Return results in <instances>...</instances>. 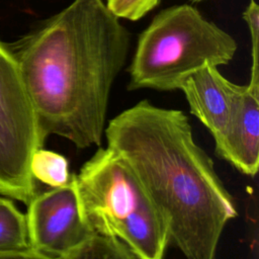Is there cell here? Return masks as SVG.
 <instances>
[{"label": "cell", "instance_id": "obj_8", "mask_svg": "<svg viewBox=\"0 0 259 259\" xmlns=\"http://www.w3.org/2000/svg\"><path fill=\"white\" fill-rule=\"evenodd\" d=\"M242 87L226 79L218 67L206 64L183 79L179 90L184 93L190 112L215 140L226 127Z\"/></svg>", "mask_w": 259, "mask_h": 259}, {"label": "cell", "instance_id": "obj_14", "mask_svg": "<svg viewBox=\"0 0 259 259\" xmlns=\"http://www.w3.org/2000/svg\"><path fill=\"white\" fill-rule=\"evenodd\" d=\"M0 259H62L61 257H51L40 253H37L33 250L16 252V253H3L0 254Z\"/></svg>", "mask_w": 259, "mask_h": 259}, {"label": "cell", "instance_id": "obj_1", "mask_svg": "<svg viewBox=\"0 0 259 259\" xmlns=\"http://www.w3.org/2000/svg\"><path fill=\"white\" fill-rule=\"evenodd\" d=\"M130 47L131 32L104 0H73L20 41L14 56L45 140L100 146Z\"/></svg>", "mask_w": 259, "mask_h": 259}, {"label": "cell", "instance_id": "obj_5", "mask_svg": "<svg viewBox=\"0 0 259 259\" xmlns=\"http://www.w3.org/2000/svg\"><path fill=\"white\" fill-rule=\"evenodd\" d=\"M45 141L16 58L0 41L1 195L28 204L36 193L31 158Z\"/></svg>", "mask_w": 259, "mask_h": 259}, {"label": "cell", "instance_id": "obj_11", "mask_svg": "<svg viewBox=\"0 0 259 259\" xmlns=\"http://www.w3.org/2000/svg\"><path fill=\"white\" fill-rule=\"evenodd\" d=\"M30 173L35 181H40L50 187H59L71 179L67 159L42 148L35 151L30 162Z\"/></svg>", "mask_w": 259, "mask_h": 259}, {"label": "cell", "instance_id": "obj_6", "mask_svg": "<svg viewBox=\"0 0 259 259\" xmlns=\"http://www.w3.org/2000/svg\"><path fill=\"white\" fill-rule=\"evenodd\" d=\"M31 250L63 257L92 234L84 222L74 174L65 185L35 193L25 214Z\"/></svg>", "mask_w": 259, "mask_h": 259}, {"label": "cell", "instance_id": "obj_4", "mask_svg": "<svg viewBox=\"0 0 259 259\" xmlns=\"http://www.w3.org/2000/svg\"><path fill=\"white\" fill-rule=\"evenodd\" d=\"M237 49L236 39L195 7H167L139 35L127 89L177 90L183 79L204 65H228Z\"/></svg>", "mask_w": 259, "mask_h": 259}, {"label": "cell", "instance_id": "obj_15", "mask_svg": "<svg viewBox=\"0 0 259 259\" xmlns=\"http://www.w3.org/2000/svg\"><path fill=\"white\" fill-rule=\"evenodd\" d=\"M190 2L192 3H199V2H202V1H205V0H189Z\"/></svg>", "mask_w": 259, "mask_h": 259}, {"label": "cell", "instance_id": "obj_9", "mask_svg": "<svg viewBox=\"0 0 259 259\" xmlns=\"http://www.w3.org/2000/svg\"><path fill=\"white\" fill-rule=\"evenodd\" d=\"M31 250L26 217L11 198L0 197V254Z\"/></svg>", "mask_w": 259, "mask_h": 259}, {"label": "cell", "instance_id": "obj_2", "mask_svg": "<svg viewBox=\"0 0 259 259\" xmlns=\"http://www.w3.org/2000/svg\"><path fill=\"white\" fill-rule=\"evenodd\" d=\"M104 133L163 218L170 243L186 259H214L238 212L184 112L144 99L110 119Z\"/></svg>", "mask_w": 259, "mask_h": 259}, {"label": "cell", "instance_id": "obj_7", "mask_svg": "<svg viewBox=\"0 0 259 259\" xmlns=\"http://www.w3.org/2000/svg\"><path fill=\"white\" fill-rule=\"evenodd\" d=\"M214 142L218 156L243 174L255 176L259 166V82L243 85L226 127Z\"/></svg>", "mask_w": 259, "mask_h": 259}, {"label": "cell", "instance_id": "obj_10", "mask_svg": "<svg viewBox=\"0 0 259 259\" xmlns=\"http://www.w3.org/2000/svg\"><path fill=\"white\" fill-rule=\"evenodd\" d=\"M62 259H142L130 246L117 238L92 234Z\"/></svg>", "mask_w": 259, "mask_h": 259}, {"label": "cell", "instance_id": "obj_3", "mask_svg": "<svg viewBox=\"0 0 259 259\" xmlns=\"http://www.w3.org/2000/svg\"><path fill=\"white\" fill-rule=\"evenodd\" d=\"M74 178L81 214L92 233L121 240L142 259H164L167 226L120 156L99 148Z\"/></svg>", "mask_w": 259, "mask_h": 259}, {"label": "cell", "instance_id": "obj_12", "mask_svg": "<svg viewBox=\"0 0 259 259\" xmlns=\"http://www.w3.org/2000/svg\"><path fill=\"white\" fill-rule=\"evenodd\" d=\"M108 10L118 19L136 21L152 11L160 0H104Z\"/></svg>", "mask_w": 259, "mask_h": 259}, {"label": "cell", "instance_id": "obj_13", "mask_svg": "<svg viewBox=\"0 0 259 259\" xmlns=\"http://www.w3.org/2000/svg\"><path fill=\"white\" fill-rule=\"evenodd\" d=\"M251 37V76L250 81L259 82V6L255 0H250L243 11Z\"/></svg>", "mask_w": 259, "mask_h": 259}]
</instances>
